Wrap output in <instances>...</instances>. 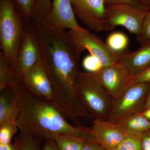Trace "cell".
Segmentation results:
<instances>
[{
  "label": "cell",
  "instance_id": "6da1fadb",
  "mask_svg": "<svg viewBox=\"0 0 150 150\" xmlns=\"http://www.w3.org/2000/svg\"><path fill=\"white\" fill-rule=\"evenodd\" d=\"M32 23L39 40L41 61L52 85V100L59 106L74 104L78 101L75 86L81 53L68 31L44 21Z\"/></svg>",
  "mask_w": 150,
  "mask_h": 150
},
{
  "label": "cell",
  "instance_id": "7a4b0ae2",
  "mask_svg": "<svg viewBox=\"0 0 150 150\" xmlns=\"http://www.w3.org/2000/svg\"><path fill=\"white\" fill-rule=\"evenodd\" d=\"M9 87L18 101L16 123L20 133L40 142L54 139L56 135H67L97 143L91 128L70 124L51 100L31 93L22 82L15 80Z\"/></svg>",
  "mask_w": 150,
  "mask_h": 150
},
{
  "label": "cell",
  "instance_id": "3957f363",
  "mask_svg": "<svg viewBox=\"0 0 150 150\" xmlns=\"http://www.w3.org/2000/svg\"><path fill=\"white\" fill-rule=\"evenodd\" d=\"M79 101L94 120L108 121L113 98L93 73L80 71L76 82Z\"/></svg>",
  "mask_w": 150,
  "mask_h": 150
},
{
  "label": "cell",
  "instance_id": "277c9868",
  "mask_svg": "<svg viewBox=\"0 0 150 150\" xmlns=\"http://www.w3.org/2000/svg\"><path fill=\"white\" fill-rule=\"evenodd\" d=\"M25 25L12 0H0L1 49L10 66L17 54Z\"/></svg>",
  "mask_w": 150,
  "mask_h": 150
},
{
  "label": "cell",
  "instance_id": "5b68a950",
  "mask_svg": "<svg viewBox=\"0 0 150 150\" xmlns=\"http://www.w3.org/2000/svg\"><path fill=\"white\" fill-rule=\"evenodd\" d=\"M150 89V83L136 84L113 98L108 121L117 123L142 111Z\"/></svg>",
  "mask_w": 150,
  "mask_h": 150
},
{
  "label": "cell",
  "instance_id": "8992f818",
  "mask_svg": "<svg viewBox=\"0 0 150 150\" xmlns=\"http://www.w3.org/2000/svg\"><path fill=\"white\" fill-rule=\"evenodd\" d=\"M41 60L39 40L33 23L26 24L15 59L11 69L16 81L21 82L25 75Z\"/></svg>",
  "mask_w": 150,
  "mask_h": 150
},
{
  "label": "cell",
  "instance_id": "52a82bcc",
  "mask_svg": "<svg viewBox=\"0 0 150 150\" xmlns=\"http://www.w3.org/2000/svg\"><path fill=\"white\" fill-rule=\"evenodd\" d=\"M147 11L131 5L105 4L104 31H109L117 26H122L137 36L141 32Z\"/></svg>",
  "mask_w": 150,
  "mask_h": 150
},
{
  "label": "cell",
  "instance_id": "ba28073f",
  "mask_svg": "<svg viewBox=\"0 0 150 150\" xmlns=\"http://www.w3.org/2000/svg\"><path fill=\"white\" fill-rule=\"evenodd\" d=\"M75 46L81 53L86 50L96 58L102 68L117 62L115 53H113L99 36L90 30L82 28L68 31Z\"/></svg>",
  "mask_w": 150,
  "mask_h": 150
},
{
  "label": "cell",
  "instance_id": "9c48e42d",
  "mask_svg": "<svg viewBox=\"0 0 150 150\" xmlns=\"http://www.w3.org/2000/svg\"><path fill=\"white\" fill-rule=\"evenodd\" d=\"M76 16L90 30L104 31V0H71Z\"/></svg>",
  "mask_w": 150,
  "mask_h": 150
},
{
  "label": "cell",
  "instance_id": "30bf717a",
  "mask_svg": "<svg viewBox=\"0 0 150 150\" xmlns=\"http://www.w3.org/2000/svg\"><path fill=\"white\" fill-rule=\"evenodd\" d=\"M93 73L113 98L122 94L131 79L126 68L118 62Z\"/></svg>",
  "mask_w": 150,
  "mask_h": 150
},
{
  "label": "cell",
  "instance_id": "8fae6325",
  "mask_svg": "<svg viewBox=\"0 0 150 150\" xmlns=\"http://www.w3.org/2000/svg\"><path fill=\"white\" fill-rule=\"evenodd\" d=\"M51 11L44 21L54 28L69 30L82 28L76 19L71 0H53Z\"/></svg>",
  "mask_w": 150,
  "mask_h": 150
},
{
  "label": "cell",
  "instance_id": "7c38bea8",
  "mask_svg": "<svg viewBox=\"0 0 150 150\" xmlns=\"http://www.w3.org/2000/svg\"><path fill=\"white\" fill-rule=\"evenodd\" d=\"M21 82L31 93L52 101V85L41 60L25 74Z\"/></svg>",
  "mask_w": 150,
  "mask_h": 150
},
{
  "label": "cell",
  "instance_id": "4fadbf2b",
  "mask_svg": "<svg viewBox=\"0 0 150 150\" xmlns=\"http://www.w3.org/2000/svg\"><path fill=\"white\" fill-rule=\"evenodd\" d=\"M135 51L125 50L115 53L117 62L128 71L131 79L144 71L150 66V41L141 44Z\"/></svg>",
  "mask_w": 150,
  "mask_h": 150
},
{
  "label": "cell",
  "instance_id": "5bb4252c",
  "mask_svg": "<svg viewBox=\"0 0 150 150\" xmlns=\"http://www.w3.org/2000/svg\"><path fill=\"white\" fill-rule=\"evenodd\" d=\"M92 122L91 129L97 142L107 150L112 149L128 135L116 123L99 120Z\"/></svg>",
  "mask_w": 150,
  "mask_h": 150
},
{
  "label": "cell",
  "instance_id": "9a60e30c",
  "mask_svg": "<svg viewBox=\"0 0 150 150\" xmlns=\"http://www.w3.org/2000/svg\"><path fill=\"white\" fill-rule=\"evenodd\" d=\"M16 95L10 87L0 91V126L8 122H16L19 113Z\"/></svg>",
  "mask_w": 150,
  "mask_h": 150
},
{
  "label": "cell",
  "instance_id": "2e32d148",
  "mask_svg": "<svg viewBox=\"0 0 150 150\" xmlns=\"http://www.w3.org/2000/svg\"><path fill=\"white\" fill-rule=\"evenodd\" d=\"M116 124L127 135L141 137L143 133L150 129V121L140 112Z\"/></svg>",
  "mask_w": 150,
  "mask_h": 150
},
{
  "label": "cell",
  "instance_id": "e0dca14e",
  "mask_svg": "<svg viewBox=\"0 0 150 150\" xmlns=\"http://www.w3.org/2000/svg\"><path fill=\"white\" fill-rule=\"evenodd\" d=\"M12 1L16 10L25 24H28L32 23L38 0H12Z\"/></svg>",
  "mask_w": 150,
  "mask_h": 150
},
{
  "label": "cell",
  "instance_id": "ac0fdd59",
  "mask_svg": "<svg viewBox=\"0 0 150 150\" xmlns=\"http://www.w3.org/2000/svg\"><path fill=\"white\" fill-rule=\"evenodd\" d=\"M54 140L59 150H81L86 142L67 135H56Z\"/></svg>",
  "mask_w": 150,
  "mask_h": 150
},
{
  "label": "cell",
  "instance_id": "d6986e66",
  "mask_svg": "<svg viewBox=\"0 0 150 150\" xmlns=\"http://www.w3.org/2000/svg\"><path fill=\"white\" fill-rule=\"evenodd\" d=\"M129 40L123 33L116 31L108 35L106 43L109 49L114 53H118L127 50Z\"/></svg>",
  "mask_w": 150,
  "mask_h": 150
},
{
  "label": "cell",
  "instance_id": "ffe728a7",
  "mask_svg": "<svg viewBox=\"0 0 150 150\" xmlns=\"http://www.w3.org/2000/svg\"><path fill=\"white\" fill-rule=\"evenodd\" d=\"M15 79L3 51H0V91L7 88Z\"/></svg>",
  "mask_w": 150,
  "mask_h": 150
},
{
  "label": "cell",
  "instance_id": "44dd1931",
  "mask_svg": "<svg viewBox=\"0 0 150 150\" xmlns=\"http://www.w3.org/2000/svg\"><path fill=\"white\" fill-rule=\"evenodd\" d=\"M14 142L18 145L21 150H41V142L20 132L15 139Z\"/></svg>",
  "mask_w": 150,
  "mask_h": 150
},
{
  "label": "cell",
  "instance_id": "7402d4cb",
  "mask_svg": "<svg viewBox=\"0 0 150 150\" xmlns=\"http://www.w3.org/2000/svg\"><path fill=\"white\" fill-rule=\"evenodd\" d=\"M111 150H143L141 137L128 135L121 143Z\"/></svg>",
  "mask_w": 150,
  "mask_h": 150
},
{
  "label": "cell",
  "instance_id": "603a6c76",
  "mask_svg": "<svg viewBox=\"0 0 150 150\" xmlns=\"http://www.w3.org/2000/svg\"><path fill=\"white\" fill-rule=\"evenodd\" d=\"M18 129L16 122H8L0 126V144H11L12 139Z\"/></svg>",
  "mask_w": 150,
  "mask_h": 150
},
{
  "label": "cell",
  "instance_id": "cb8c5ba5",
  "mask_svg": "<svg viewBox=\"0 0 150 150\" xmlns=\"http://www.w3.org/2000/svg\"><path fill=\"white\" fill-rule=\"evenodd\" d=\"M52 3L51 0H38L33 21H44L51 11Z\"/></svg>",
  "mask_w": 150,
  "mask_h": 150
},
{
  "label": "cell",
  "instance_id": "d4e9b609",
  "mask_svg": "<svg viewBox=\"0 0 150 150\" xmlns=\"http://www.w3.org/2000/svg\"><path fill=\"white\" fill-rule=\"evenodd\" d=\"M137 39L141 44L150 41V11H147L146 14L142 23L141 32L137 35Z\"/></svg>",
  "mask_w": 150,
  "mask_h": 150
},
{
  "label": "cell",
  "instance_id": "484cf974",
  "mask_svg": "<svg viewBox=\"0 0 150 150\" xmlns=\"http://www.w3.org/2000/svg\"><path fill=\"white\" fill-rule=\"evenodd\" d=\"M83 66L86 72L95 73L102 69L99 62L96 58L90 56H86L83 61Z\"/></svg>",
  "mask_w": 150,
  "mask_h": 150
},
{
  "label": "cell",
  "instance_id": "4316f807",
  "mask_svg": "<svg viewBox=\"0 0 150 150\" xmlns=\"http://www.w3.org/2000/svg\"><path fill=\"white\" fill-rule=\"evenodd\" d=\"M143 83H150V66L144 71L131 79L126 88L133 85Z\"/></svg>",
  "mask_w": 150,
  "mask_h": 150
},
{
  "label": "cell",
  "instance_id": "83f0119b",
  "mask_svg": "<svg viewBox=\"0 0 150 150\" xmlns=\"http://www.w3.org/2000/svg\"><path fill=\"white\" fill-rule=\"evenodd\" d=\"M104 1L106 5L123 4L131 5L146 10L140 5L137 0H104Z\"/></svg>",
  "mask_w": 150,
  "mask_h": 150
},
{
  "label": "cell",
  "instance_id": "f1b7e54d",
  "mask_svg": "<svg viewBox=\"0 0 150 150\" xmlns=\"http://www.w3.org/2000/svg\"><path fill=\"white\" fill-rule=\"evenodd\" d=\"M140 137L143 150H150V129L143 133Z\"/></svg>",
  "mask_w": 150,
  "mask_h": 150
},
{
  "label": "cell",
  "instance_id": "f546056e",
  "mask_svg": "<svg viewBox=\"0 0 150 150\" xmlns=\"http://www.w3.org/2000/svg\"><path fill=\"white\" fill-rule=\"evenodd\" d=\"M81 150H107L97 142H86Z\"/></svg>",
  "mask_w": 150,
  "mask_h": 150
},
{
  "label": "cell",
  "instance_id": "4dcf8cb0",
  "mask_svg": "<svg viewBox=\"0 0 150 150\" xmlns=\"http://www.w3.org/2000/svg\"><path fill=\"white\" fill-rule=\"evenodd\" d=\"M41 150H59L54 139L47 140L43 142Z\"/></svg>",
  "mask_w": 150,
  "mask_h": 150
},
{
  "label": "cell",
  "instance_id": "1f68e13d",
  "mask_svg": "<svg viewBox=\"0 0 150 150\" xmlns=\"http://www.w3.org/2000/svg\"><path fill=\"white\" fill-rule=\"evenodd\" d=\"M0 150H21L18 145L16 142L13 144H0Z\"/></svg>",
  "mask_w": 150,
  "mask_h": 150
},
{
  "label": "cell",
  "instance_id": "d6a6232c",
  "mask_svg": "<svg viewBox=\"0 0 150 150\" xmlns=\"http://www.w3.org/2000/svg\"><path fill=\"white\" fill-rule=\"evenodd\" d=\"M137 1L146 10L150 11V0H137Z\"/></svg>",
  "mask_w": 150,
  "mask_h": 150
},
{
  "label": "cell",
  "instance_id": "836d02e7",
  "mask_svg": "<svg viewBox=\"0 0 150 150\" xmlns=\"http://www.w3.org/2000/svg\"><path fill=\"white\" fill-rule=\"evenodd\" d=\"M149 108H150V89L148 92L142 110H146Z\"/></svg>",
  "mask_w": 150,
  "mask_h": 150
},
{
  "label": "cell",
  "instance_id": "e575fe53",
  "mask_svg": "<svg viewBox=\"0 0 150 150\" xmlns=\"http://www.w3.org/2000/svg\"><path fill=\"white\" fill-rule=\"evenodd\" d=\"M142 115L150 121V108L140 112Z\"/></svg>",
  "mask_w": 150,
  "mask_h": 150
}]
</instances>
